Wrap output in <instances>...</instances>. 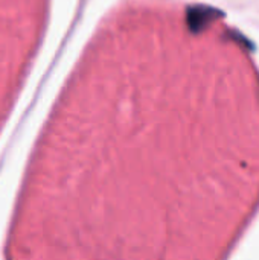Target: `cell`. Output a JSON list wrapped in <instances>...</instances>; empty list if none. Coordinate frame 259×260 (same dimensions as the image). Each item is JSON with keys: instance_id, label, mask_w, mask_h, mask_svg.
<instances>
[{"instance_id": "6da1fadb", "label": "cell", "mask_w": 259, "mask_h": 260, "mask_svg": "<svg viewBox=\"0 0 259 260\" xmlns=\"http://www.w3.org/2000/svg\"><path fill=\"white\" fill-rule=\"evenodd\" d=\"M217 9H209V8H195V9H191L189 14H188V23H189V27L195 32L202 30L215 15Z\"/></svg>"}]
</instances>
